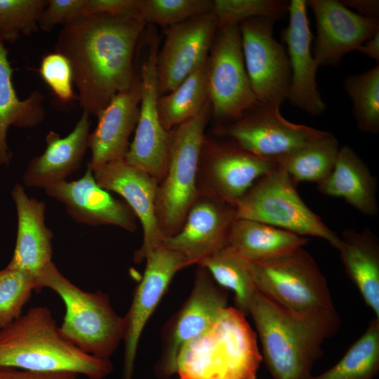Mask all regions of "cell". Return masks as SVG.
<instances>
[{
	"instance_id": "1",
	"label": "cell",
	"mask_w": 379,
	"mask_h": 379,
	"mask_svg": "<svg viewBox=\"0 0 379 379\" xmlns=\"http://www.w3.org/2000/svg\"><path fill=\"white\" fill-rule=\"evenodd\" d=\"M146 23L139 17L84 14L63 26L55 50L69 60L83 111L98 116L137 75L134 55Z\"/></svg>"
},
{
	"instance_id": "2",
	"label": "cell",
	"mask_w": 379,
	"mask_h": 379,
	"mask_svg": "<svg viewBox=\"0 0 379 379\" xmlns=\"http://www.w3.org/2000/svg\"><path fill=\"white\" fill-rule=\"evenodd\" d=\"M272 379H309L323 354L324 343L340 325L335 308L298 312L256 290L249 310Z\"/></svg>"
},
{
	"instance_id": "3",
	"label": "cell",
	"mask_w": 379,
	"mask_h": 379,
	"mask_svg": "<svg viewBox=\"0 0 379 379\" xmlns=\"http://www.w3.org/2000/svg\"><path fill=\"white\" fill-rule=\"evenodd\" d=\"M0 366L39 372H72L105 378L114 368L109 359L86 354L72 343L44 306L0 328Z\"/></svg>"
},
{
	"instance_id": "4",
	"label": "cell",
	"mask_w": 379,
	"mask_h": 379,
	"mask_svg": "<svg viewBox=\"0 0 379 379\" xmlns=\"http://www.w3.org/2000/svg\"><path fill=\"white\" fill-rule=\"evenodd\" d=\"M262 356L246 316L226 307L201 335L178 354L179 379H256Z\"/></svg>"
},
{
	"instance_id": "5",
	"label": "cell",
	"mask_w": 379,
	"mask_h": 379,
	"mask_svg": "<svg viewBox=\"0 0 379 379\" xmlns=\"http://www.w3.org/2000/svg\"><path fill=\"white\" fill-rule=\"evenodd\" d=\"M49 288L62 300V334L84 352L109 359L124 333V317L112 308L101 291H84L67 279L52 262L36 279V291Z\"/></svg>"
},
{
	"instance_id": "6",
	"label": "cell",
	"mask_w": 379,
	"mask_h": 379,
	"mask_svg": "<svg viewBox=\"0 0 379 379\" xmlns=\"http://www.w3.org/2000/svg\"><path fill=\"white\" fill-rule=\"evenodd\" d=\"M211 115L208 100L195 117L170 131L166 169L158 183L155 204L157 222L164 239L180 230L199 194V157Z\"/></svg>"
},
{
	"instance_id": "7",
	"label": "cell",
	"mask_w": 379,
	"mask_h": 379,
	"mask_svg": "<svg viewBox=\"0 0 379 379\" xmlns=\"http://www.w3.org/2000/svg\"><path fill=\"white\" fill-rule=\"evenodd\" d=\"M296 187L278 165L238 201L234 206L236 219L261 222L302 237H319L337 248L340 236L307 206Z\"/></svg>"
},
{
	"instance_id": "8",
	"label": "cell",
	"mask_w": 379,
	"mask_h": 379,
	"mask_svg": "<svg viewBox=\"0 0 379 379\" xmlns=\"http://www.w3.org/2000/svg\"><path fill=\"white\" fill-rule=\"evenodd\" d=\"M249 262L257 290L278 304L298 312L335 308L326 277L303 247L276 259Z\"/></svg>"
},
{
	"instance_id": "9",
	"label": "cell",
	"mask_w": 379,
	"mask_h": 379,
	"mask_svg": "<svg viewBox=\"0 0 379 379\" xmlns=\"http://www.w3.org/2000/svg\"><path fill=\"white\" fill-rule=\"evenodd\" d=\"M279 107L258 101L238 118L216 124L213 134L256 156L276 160L326 133L288 121Z\"/></svg>"
},
{
	"instance_id": "10",
	"label": "cell",
	"mask_w": 379,
	"mask_h": 379,
	"mask_svg": "<svg viewBox=\"0 0 379 379\" xmlns=\"http://www.w3.org/2000/svg\"><path fill=\"white\" fill-rule=\"evenodd\" d=\"M147 31V37L142 41L145 53L137 66L142 82L139 118L124 161L159 182L166 169L170 131L162 126L157 108L159 95L156 60L159 40L157 32Z\"/></svg>"
},
{
	"instance_id": "11",
	"label": "cell",
	"mask_w": 379,
	"mask_h": 379,
	"mask_svg": "<svg viewBox=\"0 0 379 379\" xmlns=\"http://www.w3.org/2000/svg\"><path fill=\"white\" fill-rule=\"evenodd\" d=\"M208 100L216 124L238 118L258 100L246 69L239 25L218 30L208 54Z\"/></svg>"
},
{
	"instance_id": "12",
	"label": "cell",
	"mask_w": 379,
	"mask_h": 379,
	"mask_svg": "<svg viewBox=\"0 0 379 379\" xmlns=\"http://www.w3.org/2000/svg\"><path fill=\"white\" fill-rule=\"evenodd\" d=\"M277 166L276 160L256 156L229 139L205 135L199 157V191L234 206L259 178Z\"/></svg>"
},
{
	"instance_id": "13",
	"label": "cell",
	"mask_w": 379,
	"mask_h": 379,
	"mask_svg": "<svg viewBox=\"0 0 379 379\" xmlns=\"http://www.w3.org/2000/svg\"><path fill=\"white\" fill-rule=\"evenodd\" d=\"M274 20L254 18L241 22L244 63L258 102L280 107L288 100L291 68L286 47L273 36Z\"/></svg>"
},
{
	"instance_id": "14",
	"label": "cell",
	"mask_w": 379,
	"mask_h": 379,
	"mask_svg": "<svg viewBox=\"0 0 379 379\" xmlns=\"http://www.w3.org/2000/svg\"><path fill=\"white\" fill-rule=\"evenodd\" d=\"M228 293L209 272L198 265L192 292L162 332L161 355L156 365L157 376L167 378L176 373L182 347L204 333L227 307Z\"/></svg>"
},
{
	"instance_id": "15",
	"label": "cell",
	"mask_w": 379,
	"mask_h": 379,
	"mask_svg": "<svg viewBox=\"0 0 379 379\" xmlns=\"http://www.w3.org/2000/svg\"><path fill=\"white\" fill-rule=\"evenodd\" d=\"M218 30L212 11L165 29L156 60L159 96L173 91L206 60Z\"/></svg>"
},
{
	"instance_id": "16",
	"label": "cell",
	"mask_w": 379,
	"mask_h": 379,
	"mask_svg": "<svg viewBox=\"0 0 379 379\" xmlns=\"http://www.w3.org/2000/svg\"><path fill=\"white\" fill-rule=\"evenodd\" d=\"M143 277L137 286L124 319L123 379H133L138 343L149 319L168 289L175 274L188 267L178 253L163 245L146 257Z\"/></svg>"
},
{
	"instance_id": "17",
	"label": "cell",
	"mask_w": 379,
	"mask_h": 379,
	"mask_svg": "<svg viewBox=\"0 0 379 379\" xmlns=\"http://www.w3.org/2000/svg\"><path fill=\"white\" fill-rule=\"evenodd\" d=\"M235 220L234 206L212 194L199 192L180 230L165 238L161 245L180 254L188 266L198 265L228 245Z\"/></svg>"
},
{
	"instance_id": "18",
	"label": "cell",
	"mask_w": 379,
	"mask_h": 379,
	"mask_svg": "<svg viewBox=\"0 0 379 379\" xmlns=\"http://www.w3.org/2000/svg\"><path fill=\"white\" fill-rule=\"evenodd\" d=\"M317 36L312 51L318 67L337 66L347 53L357 51L379 31L378 19L363 17L338 0H308Z\"/></svg>"
},
{
	"instance_id": "19",
	"label": "cell",
	"mask_w": 379,
	"mask_h": 379,
	"mask_svg": "<svg viewBox=\"0 0 379 379\" xmlns=\"http://www.w3.org/2000/svg\"><path fill=\"white\" fill-rule=\"evenodd\" d=\"M98 184L107 191L121 195L141 223L143 239L135 251L136 263L161 245L164 237L156 216V197L159 182L145 171L124 159L108 162L93 171Z\"/></svg>"
},
{
	"instance_id": "20",
	"label": "cell",
	"mask_w": 379,
	"mask_h": 379,
	"mask_svg": "<svg viewBox=\"0 0 379 379\" xmlns=\"http://www.w3.org/2000/svg\"><path fill=\"white\" fill-rule=\"evenodd\" d=\"M307 8L305 0L290 1L288 25L281 32L291 74L288 100L293 106L311 116H318L326 105L317 89L316 74L319 67L311 49L313 36Z\"/></svg>"
},
{
	"instance_id": "21",
	"label": "cell",
	"mask_w": 379,
	"mask_h": 379,
	"mask_svg": "<svg viewBox=\"0 0 379 379\" xmlns=\"http://www.w3.org/2000/svg\"><path fill=\"white\" fill-rule=\"evenodd\" d=\"M48 196L62 203L78 223L114 225L129 232L137 228L136 216L124 200L115 199L97 182L90 164L79 179L63 180L46 189Z\"/></svg>"
},
{
	"instance_id": "22",
	"label": "cell",
	"mask_w": 379,
	"mask_h": 379,
	"mask_svg": "<svg viewBox=\"0 0 379 379\" xmlns=\"http://www.w3.org/2000/svg\"><path fill=\"white\" fill-rule=\"evenodd\" d=\"M141 97L142 82L138 72L132 86L117 94L98 116L96 128L88 138L91 152L88 164L93 171L108 162L124 159L138 121Z\"/></svg>"
},
{
	"instance_id": "23",
	"label": "cell",
	"mask_w": 379,
	"mask_h": 379,
	"mask_svg": "<svg viewBox=\"0 0 379 379\" xmlns=\"http://www.w3.org/2000/svg\"><path fill=\"white\" fill-rule=\"evenodd\" d=\"M18 229L15 246L8 267L27 272L36 279L52 262L53 233L45 222L46 204L30 198L20 184L14 185Z\"/></svg>"
},
{
	"instance_id": "24",
	"label": "cell",
	"mask_w": 379,
	"mask_h": 379,
	"mask_svg": "<svg viewBox=\"0 0 379 379\" xmlns=\"http://www.w3.org/2000/svg\"><path fill=\"white\" fill-rule=\"evenodd\" d=\"M89 114L83 111L73 130L65 137L55 131L46 136L44 152L33 157L22 176L25 186L46 189L66 180L77 171L83 161L89 135Z\"/></svg>"
},
{
	"instance_id": "25",
	"label": "cell",
	"mask_w": 379,
	"mask_h": 379,
	"mask_svg": "<svg viewBox=\"0 0 379 379\" xmlns=\"http://www.w3.org/2000/svg\"><path fill=\"white\" fill-rule=\"evenodd\" d=\"M317 188L324 195L344 199L365 215H375L378 212L376 180L350 146L340 148L332 172Z\"/></svg>"
},
{
	"instance_id": "26",
	"label": "cell",
	"mask_w": 379,
	"mask_h": 379,
	"mask_svg": "<svg viewBox=\"0 0 379 379\" xmlns=\"http://www.w3.org/2000/svg\"><path fill=\"white\" fill-rule=\"evenodd\" d=\"M345 272L366 305L379 319V243L368 228L343 231L336 248Z\"/></svg>"
},
{
	"instance_id": "27",
	"label": "cell",
	"mask_w": 379,
	"mask_h": 379,
	"mask_svg": "<svg viewBox=\"0 0 379 379\" xmlns=\"http://www.w3.org/2000/svg\"><path fill=\"white\" fill-rule=\"evenodd\" d=\"M13 69L4 43L0 41V166H9L12 153L7 142L11 126L32 128L45 118L43 94L35 91L20 100L12 81Z\"/></svg>"
},
{
	"instance_id": "28",
	"label": "cell",
	"mask_w": 379,
	"mask_h": 379,
	"mask_svg": "<svg viewBox=\"0 0 379 379\" xmlns=\"http://www.w3.org/2000/svg\"><path fill=\"white\" fill-rule=\"evenodd\" d=\"M307 241L305 237L266 223L236 219L230 232L228 246L250 261L263 262L290 254Z\"/></svg>"
},
{
	"instance_id": "29",
	"label": "cell",
	"mask_w": 379,
	"mask_h": 379,
	"mask_svg": "<svg viewBox=\"0 0 379 379\" xmlns=\"http://www.w3.org/2000/svg\"><path fill=\"white\" fill-rule=\"evenodd\" d=\"M208 100V56L170 93L159 96V117L164 128L175 126L195 117Z\"/></svg>"
},
{
	"instance_id": "30",
	"label": "cell",
	"mask_w": 379,
	"mask_h": 379,
	"mask_svg": "<svg viewBox=\"0 0 379 379\" xmlns=\"http://www.w3.org/2000/svg\"><path fill=\"white\" fill-rule=\"evenodd\" d=\"M340 147L331 133L276 159L295 185L302 181L319 184L332 172Z\"/></svg>"
},
{
	"instance_id": "31",
	"label": "cell",
	"mask_w": 379,
	"mask_h": 379,
	"mask_svg": "<svg viewBox=\"0 0 379 379\" xmlns=\"http://www.w3.org/2000/svg\"><path fill=\"white\" fill-rule=\"evenodd\" d=\"M197 265L204 267L213 280L234 294L236 307L245 316L257 290L253 282L250 262L230 246H226L203 259Z\"/></svg>"
},
{
	"instance_id": "32",
	"label": "cell",
	"mask_w": 379,
	"mask_h": 379,
	"mask_svg": "<svg viewBox=\"0 0 379 379\" xmlns=\"http://www.w3.org/2000/svg\"><path fill=\"white\" fill-rule=\"evenodd\" d=\"M378 371L379 319L375 317L333 366L309 379H373Z\"/></svg>"
},
{
	"instance_id": "33",
	"label": "cell",
	"mask_w": 379,
	"mask_h": 379,
	"mask_svg": "<svg viewBox=\"0 0 379 379\" xmlns=\"http://www.w3.org/2000/svg\"><path fill=\"white\" fill-rule=\"evenodd\" d=\"M344 89L352 102L358 128L367 133L379 131V63L361 74L347 76Z\"/></svg>"
},
{
	"instance_id": "34",
	"label": "cell",
	"mask_w": 379,
	"mask_h": 379,
	"mask_svg": "<svg viewBox=\"0 0 379 379\" xmlns=\"http://www.w3.org/2000/svg\"><path fill=\"white\" fill-rule=\"evenodd\" d=\"M48 0H0V41L14 43L39 29V17Z\"/></svg>"
},
{
	"instance_id": "35",
	"label": "cell",
	"mask_w": 379,
	"mask_h": 379,
	"mask_svg": "<svg viewBox=\"0 0 379 379\" xmlns=\"http://www.w3.org/2000/svg\"><path fill=\"white\" fill-rule=\"evenodd\" d=\"M288 4L285 0H213L212 11L220 29L254 18L280 20L288 14Z\"/></svg>"
},
{
	"instance_id": "36",
	"label": "cell",
	"mask_w": 379,
	"mask_h": 379,
	"mask_svg": "<svg viewBox=\"0 0 379 379\" xmlns=\"http://www.w3.org/2000/svg\"><path fill=\"white\" fill-rule=\"evenodd\" d=\"M35 291L33 275L8 266L0 270V328L22 314L24 306Z\"/></svg>"
},
{
	"instance_id": "37",
	"label": "cell",
	"mask_w": 379,
	"mask_h": 379,
	"mask_svg": "<svg viewBox=\"0 0 379 379\" xmlns=\"http://www.w3.org/2000/svg\"><path fill=\"white\" fill-rule=\"evenodd\" d=\"M213 4V0H142L140 18L166 29L211 11Z\"/></svg>"
},
{
	"instance_id": "38",
	"label": "cell",
	"mask_w": 379,
	"mask_h": 379,
	"mask_svg": "<svg viewBox=\"0 0 379 379\" xmlns=\"http://www.w3.org/2000/svg\"><path fill=\"white\" fill-rule=\"evenodd\" d=\"M39 73L57 98L64 103L77 99L73 91V74L67 58L58 52L43 57Z\"/></svg>"
},
{
	"instance_id": "39",
	"label": "cell",
	"mask_w": 379,
	"mask_h": 379,
	"mask_svg": "<svg viewBox=\"0 0 379 379\" xmlns=\"http://www.w3.org/2000/svg\"><path fill=\"white\" fill-rule=\"evenodd\" d=\"M88 0H48L39 19V28L49 32L85 14Z\"/></svg>"
},
{
	"instance_id": "40",
	"label": "cell",
	"mask_w": 379,
	"mask_h": 379,
	"mask_svg": "<svg viewBox=\"0 0 379 379\" xmlns=\"http://www.w3.org/2000/svg\"><path fill=\"white\" fill-rule=\"evenodd\" d=\"M141 6L142 0H88L85 14L140 18Z\"/></svg>"
},
{
	"instance_id": "41",
	"label": "cell",
	"mask_w": 379,
	"mask_h": 379,
	"mask_svg": "<svg viewBox=\"0 0 379 379\" xmlns=\"http://www.w3.org/2000/svg\"><path fill=\"white\" fill-rule=\"evenodd\" d=\"M0 379H79L72 372H39L0 366Z\"/></svg>"
},
{
	"instance_id": "42",
	"label": "cell",
	"mask_w": 379,
	"mask_h": 379,
	"mask_svg": "<svg viewBox=\"0 0 379 379\" xmlns=\"http://www.w3.org/2000/svg\"><path fill=\"white\" fill-rule=\"evenodd\" d=\"M341 3L348 8H352L357 14L368 18L378 19V0H343Z\"/></svg>"
},
{
	"instance_id": "43",
	"label": "cell",
	"mask_w": 379,
	"mask_h": 379,
	"mask_svg": "<svg viewBox=\"0 0 379 379\" xmlns=\"http://www.w3.org/2000/svg\"><path fill=\"white\" fill-rule=\"evenodd\" d=\"M361 53L378 63L379 61V31L363 43L357 50Z\"/></svg>"
},
{
	"instance_id": "44",
	"label": "cell",
	"mask_w": 379,
	"mask_h": 379,
	"mask_svg": "<svg viewBox=\"0 0 379 379\" xmlns=\"http://www.w3.org/2000/svg\"><path fill=\"white\" fill-rule=\"evenodd\" d=\"M89 379H105V378H102V377H94V378H90Z\"/></svg>"
}]
</instances>
